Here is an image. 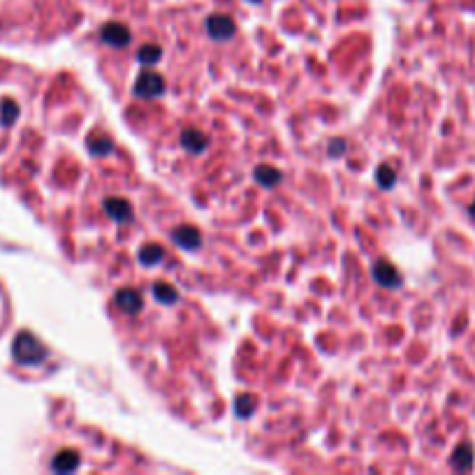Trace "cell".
<instances>
[{"instance_id": "obj_22", "label": "cell", "mask_w": 475, "mask_h": 475, "mask_svg": "<svg viewBox=\"0 0 475 475\" xmlns=\"http://www.w3.org/2000/svg\"><path fill=\"white\" fill-rule=\"evenodd\" d=\"M473 213H475V207H473Z\"/></svg>"}, {"instance_id": "obj_1", "label": "cell", "mask_w": 475, "mask_h": 475, "mask_svg": "<svg viewBox=\"0 0 475 475\" xmlns=\"http://www.w3.org/2000/svg\"><path fill=\"white\" fill-rule=\"evenodd\" d=\"M47 350H44V346L37 341L33 334H19L17 341H14V357L19 359L21 364H40L47 359Z\"/></svg>"}, {"instance_id": "obj_9", "label": "cell", "mask_w": 475, "mask_h": 475, "mask_svg": "<svg viewBox=\"0 0 475 475\" xmlns=\"http://www.w3.org/2000/svg\"><path fill=\"white\" fill-rule=\"evenodd\" d=\"M79 464H81V459H79L77 450H61V452L54 457V471L56 473H72V471H77Z\"/></svg>"}, {"instance_id": "obj_20", "label": "cell", "mask_w": 475, "mask_h": 475, "mask_svg": "<svg viewBox=\"0 0 475 475\" xmlns=\"http://www.w3.org/2000/svg\"><path fill=\"white\" fill-rule=\"evenodd\" d=\"M327 154L332 158H341L346 154V142H344V139H332V142H329Z\"/></svg>"}, {"instance_id": "obj_11", "label": "cell", "mask_w": 475, "mask_h": 475, "mask_svg": "<svg viewBox=\"0 0 475 475\" xmlns=\"http://www.w3.org/2000/svg\"><path fill=\"white\" fill-rule=\"evenodd\" d=\"M253 176H255V181L260 183V186H264V188H274L283 179L281 169L269 167V165H257L255 172H253Z\"/></svg>"}, {"instance_id": "obj_4", "label": "cell", "mask_w": 475, "mask_h": 475, "mask_svg": "<svg viewBox=\"0 0 475 475\" xmlns=\"http://www.w3.org/2000/svg\"><path fill=\"white\" fill-rule=\"evenodd\" d=\"M207 30L213 40H232L234 37V21L225 14H216V17H209L207 19Z\"/></svg>"}, {"instance_id": "obj_12", "label": "cell", "mask_w": 475, "mask_h": 475, "mask_svg": "<svg viewBox=\"0 0 475 475\" xmlns=\"http://www.w3.org/2000/svg\"><path fill=\"white\" fill-rule=\"evenodd\" d=\"M162 257H165V249L160 244H147L139 249V262L144 267H156L158 262H162Z\"/></svg>"}, {"instance_id": "obj_17", "label": "cell", "mask_w": 475, "mask_h": 475, "mask_svg": "<svg viewBox=\"0 0 475 475\" xmlns=\"http://www.w3.org/2000/svg\"><path fill=\"white\" fill-rule=\"evenodd\" d=\"M376 181H378L380 188H392V186H394V181H397L394 169H392L390 165H380V167L376 169Z\"/></svg>"}, {"instance_id": "obj_6", "label": "cell", "mask_w": 475, "mask_h": 475, "mask_svg": "<svg viewBox=\"0 0 475 475\" xmlns=\"http://www.w3.org/2000/svg\"><path fill=\"white\" fill-rule=\"evenodd\" d=\"M130 37H132L130 30L118 21H112V23H107V26H103V40L109 44V47H116V49L128 47Z\"/></svg>"}, {"instance_id": "obj_8", "label": "cell", "mask_w": 475, "mask_h": 475, "mask_svg": "<svg viewBox=\"0 0 475 475\" xmlns=\"http://www.w3.org/2000/svg\"><path fill=\"white\" fill-rule=\"evenodd\" d=\"M116 304H118V308H123L125 313L137 315L139 311H142L144 299H142V295H139L137 290L121 288V290H118V293H116Z\"/></svg>"}, {"instance_id": "obj_14", "label": "cell", "mask_w": 475, "mask_h": 475, "mask_svg": "<svg viewBox=\"0 0 475 475\" xmlns=\"http://www.w3.org/2000/svg\"><path fill=\"white\" fill-rule=\"evenodd\" d=\"M162 56V49L158 47V44H147V47H142L137 52V61L142 63V65H156L158 61H160Z\"/></svg>"}, {"instance_id": "obj_3", "label": "cell", "mask_w": 475, "mask_h": 475, "mask_svg": "<svg viewBox=\"0 0 475 475\" xmlns=\"http://www.w3.org/2000/svg\"><path fill=\"white\" fill-rule=\"evenodd\" d=\"M371 274H373V281L380 283L383 288H399V285H401V276H399L397 267L392 262H388V260H378V262L373 264Z\"/></svg>"}, {"instance_id": "obj_2", "label": "cell", "mask_w": 475, "mask_h": 475, "mask_svg": "<svg viewBox=\"0 0 475 475\" xmlns=\"http://www.w3.org/2000/svg\"><path fill=\"white\" fill-rule=\"evenodd\" d=\"M165 93V79L160 77L158 72H142L135 81V95L137 98H144V100H154V98H160Z\"/></svg>"}, {"instance_id": "obj_16", "label": "cell", "mask_w": 475, "mask_h": 475, "mask_svg": "<svg viewBox=\"0 0 475 475\" xmlns=\"http://www.w3.org/2000/svg\"><path fill=\"white\" fill-rule=\"evenodd\" d=\"M253 410H255V399L251 394H242L237 397V403H234V413L239 417H251Z\"/></svg>"}, {"instance_id": "obj_18", "label": "cell", "mask_w": 475, "mask_h": 475, "mask_svg": "<svg viewBox=\"0 0 475 475\" xmlns=\"http://www.w3.org/2000/svg\"><path fill=\"white\" fill-rule=\"evenodd\" d=\"M452 464L459 466V468H468V466H471V447H468V445H461V447L457 450V452H454Z\"/></svg>"}, {"instance_id": "obj_13", "label": "cell", "mask_w": 475, "mask_h": 475, "mask_svg": "<svg viewBox=\"0 0 475 475\" xmlns=\"http://www.w3.org/2000/svg\"><path fill=\"white\" fill-rule=\"evenodd\" d=\"M154 297L160 304H167V306H172V304L179 302V290H176L174 285H169V283L158 281V283H154Z\"/></svg>"}, {"instance_id": "obj_21", "label": "cell", "mask_w": 475, "mask_h": 475, "mask_svg": "<svg viewBox=\"0 0 475 475\" xmlns=\"http://www.w3.org/2000/svg\"><path fill=\"white\" fill-rule=\"evenodd\" d=\"M251 3H260V0H251Z\"/></svg>"}, {"instance_id": "obj_10", "label": "cell", "mask_w": 475, "mask_h": 475, "mask_svg": "<svg viewBox=\"0 0 475 475\" xmlns=\"http://www.w3.org/2000/svg\"><path fill=\"white\" fill-rule=\"evenodd\" d=\"M181 147L188 151V154H202L209 147V137L200 130H183L181 135Z\"/></svg>"}, {"instance_id": "obj_19", "label": "cell", "mask_w": 475, "mask_h": 475, "mask_svg": "<svg viewBox=\"0 0 475 475\" xmlns=\"http://www.w3.org/2000/svg\"><path fill=\"white\" fill-rule=\"evenodd\" d=\"M17 116H19V107L12 103V100H5L3 103V125H10Z\"/></svg>"}, {"instance_id": "obj_15", "label": "cell", "mask_w": 475, "mask_h": 475, "mask_svg": "<svg viewBox=\"0 0 475 475\" xmlns=\"http://www.w3.org/2000/svg\"><path fill=\"white\" fill-rule=\"evenodd\" d=\"M88 149H91L93 156H107V154H112L114 142L109 137H91L88 139Z\"/></svg>"}, {"instance_id": "obj_7", "label": "cell", "mask_w": 475, "mask_h": 475, "mask_svg": "<svg viewBox=\"0 0 475 475\" xmlns=\"http://www.w3.org/2000/svg\"><path fill=\"white\" fill-rule=\"evenodd\" d=\"M105 211H107V216H112L116 223H128V220H132V204L123 198L105 200Z\"/></svg>"}, {"instance_id": "obj_5", "label": "cell", "mask_w": 475, "mask_h": 475, "mask_svg": "<svg viewBox=\"0 0 475 475\" xmlns=\"http://www.w3.org/2000/svg\"><path fill=\"white\" fill-rule=\"evenodd\" d=\"M172 239L176 246H181L183 251H195L202 246V234L198 227L193 225H181L172 232Z\"/></svg>"}]
</instances>
